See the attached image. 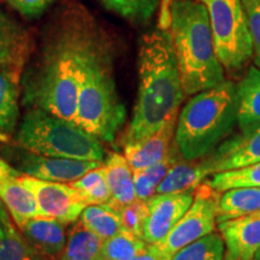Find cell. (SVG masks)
Returning a JSON list of instances; mask_svg holds the SVG:
<instances>
[{
	"mask_svg": "<svg viewBox=\"0 0 260 260\" xmlns=\"http://www.w3.org/2000/svg\"><path fill=\"white\" fill-rule=\"evenodd\" d=\"M21 74L0 68V144L14 138L19 124Z\"/></svg>",
	"mask_w": 260,
	"mask_h": 260,
	"instance_id": "18",
	"label": "cell"
},
{
	"mask_svg": "<svg viewBox=\"0 0 260 260\" xmlns=\"http://www.w3.org/2000/svg\"><path fill=\"white\" fill-rule=\"evenodd\" d=\"M237 125L241 134L247 136L260 126V70L253 67L247 70L236 84Z\"/></svg>",
	"mask_w": 260,
	"mask_h": 260,
	"instance_id": "17",
	"label": "cell"
},
{
	"mask_svg": "<svg viewBox=\"0 0 260 260\" xmlns=\"http://www.w3.org/2000/svg\"><path fill=\"white\" fill-rule=\"evenodd\" d=\"M69 184L79 191L87 205L107 204L111 200L104 165L88 171L79 180L70 182Z\"/></svg>",
	"mask_w": 260,
	"mask_h": 260,
	"instance_id": "28",
	"label": "cell"
},
{
	"mask_svg": "<svg viewBox=\"0 0 260 260\" xmlns=\"http://www.w3.org/2000/svg\"><path fill=\"white\" fill-rule=\"evenodd\" d=\"M171 258L161 251L158 245H147L140 254L130 260H170Z\"/></svg>",
	"mask_w": 260,
	"mask_h": 260,
	"instance_id": "35",
	"label": "cell"
},
{
	"mask_svg": "<svg viewBox=\"0 0 260 260\" xmlns=\"http://www.w3.org/2000/svg\"><path fill=\"white\" fill-rule=\"evenodd\" d=\"M19 181L31 191L38 205V217L75 223L88 206L81 194L63 182H51L21 175Z\"/></svg>",
	"mask_w": 260,
	"mask_h": 260,
	"instance_id": "10",
	"label": "cell"
},
{
	"mask_svg": "<svg viewBox=\"0 0 260 260\" xmlns=\"http://www.w3.org/2000/svg\"><path fill=\"white\" fill-rule=\"evenodd\" d=\"M252 260H260V247H259V249H258V251L255 252V254L253 255Z\"/></svg>",
	"mask_w": 260,
	"mask_h": 260,
	"instance_id": "37",
	"label": "cell"
},
{
	"mask_svg": "<svg viewBox=\"0 0 260 260\" xmlns=\"http://www.w3.org/2000/svg\"><path fill=\"white\" fill-rule=\"evenodd\" d=\"M95 27L79 15L67 16L52 29L22 77V103L75 123L87 64L99 42Z\"/></svg>",
	"mask_w": 260,
	"mask_h": 260,
	"instance_id": "1",
	"label": "cell"
},
{
	"mask_svg": "<svg viewBox=\"0 0 260 260\" xmlns=\"http://www.w3.org/2000/svg\"><path fill=\"white\" fill-rule=\"evenodd\" d=\"M170 32L186 95L212 88L225 81L216 54L209 15L200 0H172Z\"/></svg>",
	"mask_w": 260,
	"mask_h": 260,
	"instance_id": "3",
	"label": "cell"
},
{
	"mask_svg": "<svg viewBox=\"0 0 260 260\" xmlns=\"http://www.w3.org/2000/svg\"><path fill=\"white\" fill-rule=\"evenodd\" d=\"M212 175L216 172L240 169L260 161V126L247 136H237L223 144L209 157Z\"/></svg>",
	"mask_w": 260,
	"mask_h": 260,
	"instance_id": "15",
	"label": "cell"
},
{
	"mask_svg": "<svg viewBox=\"0 0 260 260\" xmlns=\"http://www.w3.org/2000/svg\"><path fill=\"white\" fill-rule=\"evenodd\" d=\"M260 211V187H237L222 191L217 224Z\"/></svg>",
	"mask_w": 260,
	"mask_h": 260,
	"instance_id": "23",
	"label": "cell"
},
{
	"mask_svg": "<svg viewBox=\"0 0 260 260\" xmlns=\"http://www.w3.org/2000/svg\"><path fill=\"white\" fill-rule=\"evenodd\" d=\"M107 10L135 24H144L153 17L160 0H99Z\"/></svg>",
	"mask_w": 260,
	"mask_h": 260,
	"instance_id": "30",
	"label": "cell"
},
{
	"mask_svg": "<svg viewBox=\"0 0 260 260\" xmlns=\"http://www.w3.org/2000/svg\"><path fill=\"white\" fill-rule=\"evenodd\" d=\"M125 116V107L117 92L111 57L100 38L81 83L75 123L102 142L111 144L124 124Z\"/></svg>",
	"mask_w": 260,
	"mask_h": 260,
	"instance_id": "5",
	"label": "cell"
},
{
	"mask_svg": "<svg viewBox=\"0 0 260 260\" xmlns=\"http://www.w3.org/2000/svg\"><path fill=\"white\" fill-rule=\"evenodd\" d=\"M104 169L113 206H123L136 200V193L133 178V169L130 168L124 154L113 152L104 160Z\"/></svg>",
	"mask_w": 260,
	"mask_h": 260,
	"instance_id": "21",
	"label": "cell"
},
{
	"mask_svg": "<svg viewBox=\"0 0 260 260\" xmlns=\"http://www.w3.org/2000/svg\"><path fill=\"white\" fill-rule=\"evenodd\" d=\"M139 90L132 121L123 144H132L154 134L176 118L186 94L170 29L158 27L142 35L138 54Z\"/></svg>",
	"mask_w": 260,
	"mask_h": 260,
	"instance_id": "2",
	"label": "cell"
},
{
	"mask_svg": "<svg viewBox=\"0 0 260 260\" xmlns=\"http://www.w3.org/2000/svg\"><path fill=\"white\" fill-rule=\"evenodd\" d=\"M209 15L216 54L224 70L236 74L253 59L252 37L242 0H200Z\"/></svg>",
	"mask_w": 260,
	"mask_h": 260,
	"instance_id": "7",
	"label": "cell"
},
{
	"mask_svg": "<svg viewBox=\"0 0 260 260\" xmlns=\"http://www.w3.org/2000/svg\"><path fill=\"white\" fill-rule=\"evenodd\" d=\"M2 154L5 160L21 175L51 182L70 183L87 172L104 165V161L79 160V159L46 157L19 147L17 145L2 144Z\"/></svg>",
	"mask_w": 260,
	"mask_h": 260,
	"instance_id": "9",
	"label": "cell"
},
{
	"mask_svg": "<svg viewBox=\"0 0 260 260\" xmlns=\"http://www.w3.org/2000/svg\"><path fill=\"white\" fill-rule=\"evenodd\" d=\"M8 4L23 17L32 18L44 14L54 0H6Z\"/></svg>",
	"mask_w": 260,
	"mask_h": 260,
	"instance_id": "34",
	"label": "cell"
},
{
	"mask_svg": "<svg viewBox=\"0 0 260 260\" xmlns=\"http://www.w3.org/2000/svg\"><path fill=\"white\" fill-rule=\"evenodd\" d=\"M209 183L222 191L237 187H260V161L240 169L216 172Z\"/></svg>",
	"mask_w": 260,
	"mask_h": 260,
	"instance_id": "31",
	"label": "cell"
},
{
	"mask_svg": "<svg viewBox=\"0 0 260 260\" xmlns=\"http://www.w3.org/2000/svg\"><path fill=\"white\" fill-rule=\"evenodd\" d=\"M103 240L77 219L68 234L59 260H99Z\"/></svg>",
	"mask_w": 260,
	"mask_h": 260,
	"instance_id": "24",
	"label": "cell"
},
{
	"mask_svg": "<svg viewBox=\"0 0 260 260\" xmlns=\"http://www.w3.org/2000/svg\"><path fill=\"white\" fill-rule=\"evenodd\" d=\"M14 138L19 147L46 157L105 160L99 139L76 123L41 109H27Z\"/></svg>",
	"mask_w": 260,
	"mask_h": 260,
	"instance_id": "6",
	"label": "cell"
},
{
	"mask_svg": "<svg viewBox=\"0 0 260 260\" xmlns=\"http://www.w3.org/2000/svg\"><path fill=\"white\" fill-rule=\"evenodd\" d=\"M29 52L28 32L0 8V68L22 74Z\"/></svg>",
	"mask_w": 260,
	"mask_h": 260,
	"instance_id": "16",
	"label": "cell"
},
{
	"mask_svg": "<svg viewBox=\"0 0 260 260\" xmlns=\"http://www.w3.org/2000/svg\"><path fill=\"white\" fill-rule=\"evenodd\" d=\"M224 241L219 233H212L189 243L170 260H224Z\"/></svg>",
	"mask_w": 260,
	"mask_h": 260,
	"instance_id": "29",
	"label": "cell"
},
{
	"mask_svg": "<svg viewBox=\"0 0 260 260\" xmlns=\"http://www.w3.org/2000/svg\"><path fill=\"white\" fill-rule=\"evenodd\" d=\"M79 219L103 241L123 228L118 210L109 203L88 205L84 207Z\"/></svg>",
	"mask_w": 260,
	"mask_h": 260,
	"instance_id": "25",
	"label": "cell"
},
{
	"mask_svg": "<svg viewBox=\"0 0 260 260\" xmlns=\"http://www.w3.org/2000/svg\"><path fill=\"white\" fill-rule=\"evenodd\" d=\"M0 201L4 204L18 229L28 220L38 217L37 200L31 191L19 181V176H9L0 183Z\"/></svg>",
	"mask_w": 260,
	"mask_h": 260,
	"instance_id": "20",
	"label": "cell"
},
{
	"mask_svg": "<svg viewBox=\"0 0 260 260\" xmlns=\"http://www.w3.org/2000/svg\"><path fill=\"white\" fill-rule=\"evenodd\" d=\"M115 207L118 210L122 226L141 237L142 226H144V222L148 212L147 200L136 199L130 204Z\"/></svg>",
	"mask_w": 260,
	"mask_h": 260,
	"instance_id": "32",
	"label": "cell"
},
{
	"mask_svg": "<svg viewBox=\"0 0 260 260\" xmlns=\"http://www.w3.org/2000/svg\"><path fill=\"white\" fill-rule=\"evenodd\" d=\"M237 124L236 84L223 81L199 92L178 112L174 144L184 160L210 155Z\"/></svg>",
	"mask_w": 260,
	"mask_h": 260,
	"instance_id": "4",
	"label": "cell"
},
{
	"mask_svg": "<svg viewBox=\"0 0 260 260\" xmlns=\"http://www.w3.org/2000/svg\"><path fill=\"white\" fill-rule=\"evenodd\" d=\"M0 201V260H45L29 245Z\"/></svg>",
	"mask_w": 260,
	"mask_h": 260,
	"instance_id": "22",
	"label": "cell"
},
{
	"mask_svg": "<svg viewBox=\"0 0 260 260\" xmlns=\"http://www.w3.org/2000/svg\"><path fill=\"white\" fill-rule=\"evenodd\" d=\"M194 190L154 194L148 199V212L141 233L142 240L148 245L160 243L189 209L194 199Z\"/></svg>",
	"mask_w": 260,
	"mask_h": 260,
	"instance_id": "11",
	"label": "cell"
},
{
	"mask_svg": "<svg viewBox=\"0 0 260 260\" xmlns=\"http://www.w3.org/2000/svg\"><path fill=\"white\" fill-rule=\"evenodd\" d=\"M176 118H172L154 134L124 145V157L133 171L148 168L160 161L174 147Z\"/></svg>",
	"mask_w": 260,
	"mask_h": 260,
	"instance_id": "14",
	"label": "cell"
},
{
	"mask_svg": "<svg viewBox=\"0 0 260 260\" xmlns=\"http://www.w3.org/2000/svg\"><path fill=\"white\" fill-rule=\"evenodd\" d=\"M9 176H21V174L15 170L5 159L0 158V183Z\"/></svg>",
	"mask_w": 260,
	"mask_h": 260,
	"instance_id": "36",
	"label": "cell"
},
{
	"mask_svg": "<svg viewBox=\"0 0 260 260\" xmlns=\"http://www.w3.org/2000/svg\"><path fill=\"white\" fill-rule=\"evenodd\" d=\"M252 37L253 61L260 70V0H242Z\"/></svg>",
	"mask_w": 260,
	"mask_h": 260,
	"instance_id": "33",
	"label": "cell"
},
{
	"mask_svg": "<svg viewBox=\"0 0 260 260\" xmlns=\"http://www.w3.org/2000/svg\"><path fill=\"white\" fill-rule=\"evenodd\" d=\"M220 191L204 181L194 190L189 209L158 246L171 258L177 251L201 237L214 233L218 217Z\"/></svg>",
	"mask_w": 260,
	"mask_h": 260,
	"instance_id": "8",
	"label": "cell"
},
{
	"mask_svg": "<svg viewBox=\"0 0 260 260\" xmlns=\"http://www.w3.org/2000/svg\"><path fill=\"white\" fill-rule=\"evenodd\" d=\"M218 225L224 241V260H252L260 247V211Z\"/></svg>",
	"mask_w": 260,
	"mask_h": 260,
	"instance_id": "12",
	"label": "cell"
},
{
	"mask_svg": "<svg viewBox=\"0 0 260 260\" xmlns=\"http://www.w3.org/2000/svg\"><path fill=\"white\" fill-rule=\"evenodd\" d=\"M178 157H181L178 153L176 146L174 144V147L170 151L167 157L162 160L155 162L151 167L141 169V170L133 171V178H134V187L136 193V199L140 200H148L155 194L157 187L159 183L168 174L175 162L180 160Z\"/></svg>",
	"mask_w": 260,
	"mask_h": 260,
	"instance_id": "26",
	"label": "cell"
},
{
	"mask_svg": "<svg viewBox=\"0 0 260 260\" xmlns=\"http://www.w3.org/2000/svg\"><path fill=\"white\" fill-rule=\"evenodd\" d=\"M141 237L122 228L115 235L104 240L99 260H130L147 247Z\"/></svg>",
	"mask_w": 260,
	"mask_h": 260,
	"instance_id": "27",
	"label": "cell"
},
{
	"mask_svg": "<svg viewBox=\"0 0 260 260\" xmlns=\"http://www.w3.org/2000/svg\"><path fill=\"white\" fill-rule=\"evenodd\" d=\"M68 223L46 217H35L21 228L31 248L45 260H59L67 243Z\"/></svg>",
	"mask_w": 260,
	"mask_h": 260,
	"instance_id": "13",
	"label": "cell"
},
{
	"mask_svg": "<svg viewBox=\"0 0 260 260\" xmlns=\"http://www.w3.org/2000/svg\"><path fill=\"white\" fill-rule=\"evenodd\" d=\"M212 175L206 157L198 160H178L169 169L155 190V194L181 193L195 189L205 178Z\"/></svg>",
	"mask_w": 260,
	"mask_h": 260,
	"instance_id": "19",
	"label": "cell"
}]
</instances>
